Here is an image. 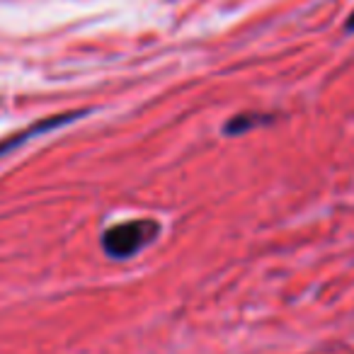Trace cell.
<instances>
[{
  "mask_svg": "<svg viewBox=\"0 0 354 354\" xmlns=\"http://www.w3.org/2000/svg\"><path fill=\"white\" fill-rule=\"evenodd\" d=\"M347 32H354V10H352V15H349V20H347Z\"/></svg>",
  "mask_w": 354,
  "mask_h": 354,
  "instance_id": "3957f363",
  "label": "cell"
},
{
  "mask_svg": "<svg viewBox=\"0 0 354 354\" xmlns=\"http://www.w3.org/2000/svg\"><path fill=\"white\" fill-rule=\"evenodd\" d=\"M158 233V223L153 221H127L119 223V226L107 228V233L102 236V248L109 257H131L141 250L143 245L156 238Z\"/></svg>",
  "mask_w": 354,
  "mask_h": 354,
  "instance_id": "6da1fadb",
  "label": "cell"
},
{
  "mask_svg": "<svg viewBox=\"0 0 354 354\" xmlns=\"http://www.w3.org/2000/svg\"><path fill=\"white\" fill-rule=\"evenodd\" d=\"M260 122H265V119H262V117H238L236 122L228 124V131H231V133H238V131H243V129L255 127V124H260Z\"/></svg>",
  "mask_w": 354,
  "mask_h": 354,
  "instance_id": "7a4b0ae2",
  "label": "cell"
}]
</instances>
